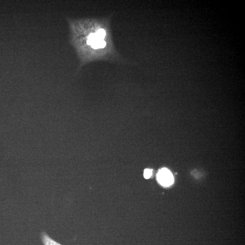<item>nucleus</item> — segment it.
I'll use <instances>...</instances> for the list:
<instances>
[{
    "label": "nucleus",
    "mask_w": 245,
    "mask_h": 245,
    "mask_svg": "<svg viewBox=\"0 0 245 245\" xmlns=\"http://www.w3.org/2000/svg\"><path fill=\"white\" fill-rule=\"evenodd\" d=\"M99 39L101 40H104L106 36V31L104 29H100L96 33Z\"/></svg>",
    "instance_id": "obj_4"
},
{
    "label": "nucleus",
    "mask_w": 245,
    "mask_h": 245,
    "mask_svg": "<svg viewBox=\"0 0 245 245\" xmlns=\"http://www.w3.org/2000/svg\"><path fill=\"white\" fill-rule=\"evenodd\" d=\"M158 181L162 185L169 186L174 182L173 174L168 169L163 168L159 170L157 175Z\"/></svg>",
    "instance_id": "obj_1"
},
{
    "label": "nucleus",
    "mask_w": 245,
    "mask_h": 245,
    "mask_svg": "<svg viewBox=\"0 0 245 245\" xmlns=\"http://www.w3.org/2000/svg\"><path fill=\"white\" fill-rule=\"evenodd\" d=\"M106 43L104 40H100V48H104L106 46Z\"/></svg>",
    "instance_id": "obj_6"
},
{
    "label": "nucleus",
    "mask_w": 245,
    "mask_h": 245,
    "mask_svg": "<svg viewBox=\"0 0 245 245\" xmlns=\"http://www.w3.org/2000/svg\"><path fill=\"white\" fill-rule=\"evenodd\" d=\"M99 40H101L99 39L96 33L90 34L88 36V39L87 40V45L91 46L93 43Z\"/></svg>",
    "instance_id": "obj_3"
},
{
    "label": "nucleus",
    "mask_w": 245,
    "mask_h": 245,
    "mask_svg": "<svg viewBox=\"0 0 245 245\" xmlns=\"http://www.w3.org/2000/svg\"><path fill=\"white\" fill-rule=\"evenodd\" d=\"M152 175V170L150 169H145L144 171V177L145 179H150Z\"/></svg>",
    "instance_id": "obj_5"
},
{
    "label": "nucleus",
    "mask_w": 245,
    "mask_h": 245,
    "mask_svg": "<svg viewBox=\"0 0 245 245\" xmlns=\"http://www.w3.org/2000/svg\"><path fill=\"white\" fill-rule=\"evenodd\" d=\"M41 238L44 245H62L51 238L45 232L41 233Z\"/></svg>",
    "instance_id": "obj_2"
}]
</instances>
